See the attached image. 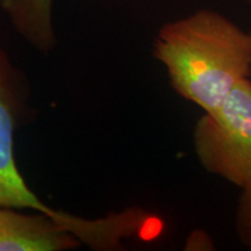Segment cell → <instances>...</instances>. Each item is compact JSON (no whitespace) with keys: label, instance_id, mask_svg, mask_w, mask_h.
I'll list each match as a JSON object with an SVG mask.
<instances>
[{"label":"cell","instance_id":"1","mask_svg":"<svg viewBox=\"0 0 251 251\" xmlns=\"http://www.w3.org/2000/svg\"><path fill=\"white\" fill-rule=\"evenodd\" d=\"M152 54L175 92L208 112L221 105L238 81L249 78L251 35L224 14L199 9L163 25Z\"/></svg>","mask_w":251,"mask_h":251},{"label":"cell","instance_id":"2","mask_svg":"<svg viewBox=\"0 0 251 251\" xmlns=\"http://www.w3.org/2000/svg\"><path fill=\"white\" fill-rule=\"evenodd\" d=\"M193 148L202 169L240 187L251 184V79L240 80L218 107L193 129Z\"/></svg>","mask_w":251,"mask_h":251},{"label":"cell","instance_id":"3","mask_svg":"<svg viewBox=\"0 0 251 251\" xmlns=\"http://www.w3.org/2000/svg\"><path fill=\"white\" fill-rule=\"evenodd\" d=\"M29 84L0 49V206L31 208L59 220L63 211L50 208L28 186L14 158V134L29 119Z\"/></svg>","mask_w":251,"mask_h":251},{"label":"cell","instance_id":"4","mask_svg":"<svg viewBox=\"0 0 251 251\" xmlns=\"http://www.w3.org/2000/svg\"><path fill=\"white\" fill-rule=\"evenodd\" d=\"M81 243L46 213L24 214L0 206V251H65Z\"/></svg>","mask_w":251,"mask_h":251},{"label":"cell","instance_id":"5","mask_svg":"<svg viewBox=\"0 0 251 251\" xmlns=\"http://www.w3.org/2000/svg\"><path fill=\"white\" fill-rule=\"evenodd\" d=\"M52 1L0 0V6L18 33L43 54L52 51L57 42L52 27Z\"/></svg>","mask_w":251,"mask_h":251},{"label":"cell","instance_id":"6","mask_svg":"<svg viewBox=\"0 0 251 251\" xmlns=\"http://www.w3.org/2000/svg\"><path fill=\"white\" fill-rule=\"evenodd\" d=\"M234 225L240 242L251 250V184L241 191L235 209Z\"/></svg>","mask_w":251,"mask_h":251},{"label":"cell","instance_id":"7","mask_svg":"<svg viewBox=\"0 0 251 251\" xmlns=\"http://www.w3.org/2000/svg\"><path fill=\"white\" fill-rule=\"evenodd\" d=\"M249 33H250V35H251V29L249 30ZM249 78L251 79V67H250V72H249Z\"/></svg>","mask_w":251,"mask_h":251},{"label":"cell","instance_id":"8","mask_svg":"<svg viewBox=\"0 0 251 251\" xmlns=\"http://www.w3.org/2000/svg\"><path fill=\"white\" fill-rule=\"evenodd\" d=\"M244 1H247V2H248V4H249V5H251V0H244Z\"/></svg>","mask_w":251,"mask_h":251}]
</instances>
